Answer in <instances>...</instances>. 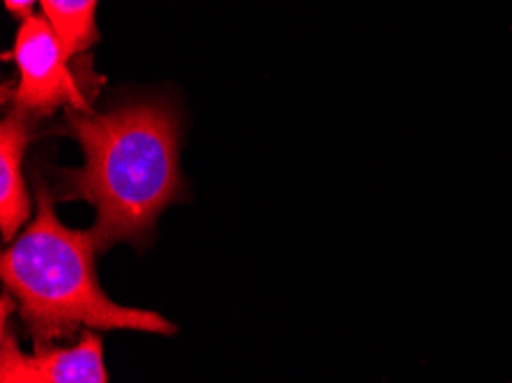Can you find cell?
I'll return each mask as SVG.
<instances>
[{
  "mask_svg": "<svg viewBox=\"0 0 512 383\" xmlns=\"http://www.w3.org/2000/svg\"><path fill=\"white\" fill-rule=\"evenodd\" d=\"M56 134L72 136L83 166L58 170V200H85L97 211L90 232L99 253L120 241L150 244L157 218L182 195L180 117L161 97H136L104 113L67 108Z\"/></svg>",
  "mask_w": 512,
  "mask_h": 383,
  "instance_id": "obj_1",
  "label": "cell"
},
{
  "mask_svg": "<svg viewBox=\"0 0 512 383\" xmlns=\"http://www.w3.org/2000/svg\"><path fill=\"white\" fill-rule=\"evenodd\" d=\"M92 232L69 230L53 211V193L37 182V214L0 257L5 292L21 312L35 349L92 331L175 335L177 326L152 310L115 303L97 280Z\"/></svg>",
  "mask_w": 512,
  "mask_h": 383,
  "instance_id": "obj_2",
  "label": "cell"
},
{
  "mask_svg": "<svg viewBox=\"0 0 512 383\" xmlns=\"http://www.w3.org/2000/svg\"><path fill=\"white\" fill-rule=\"evenodd\" d=\"M5 58H12L19 69V81L12 88V106L35 120L53 115L58 108L85 111L90 108L88 88L102 81H90L88 72H76L69 65L72 56L44 14L21 21L12 51Z\"/></svg>",
  "mask_w": 512,
  "mask_h": 383,
  "instance_id": "obj_3",
  "label": "cell"
},
{
  "mask_svg": "<svg viewBox=\"0 0 512 383\" xmlns=\"http://www.w3.org/2000/svg\"><path fill=\"white\" fill-rule=\"evenodd\" d=\"M35 117L12 106L0 122V230L5 241L19 237L21 225L30 218L26 184H23V154L35 140Z\"/></svg>",
  "mask_w": 512,
  "mask_h": 383,
  "instance_id": "obj_4",
  "label": "cell"
},
{
  "mask_svg": "<svg viewBox=\"0 0 512 383\" xmlns=\"http://www.w3.org/2000/svg\"><path fill=\"white\" fill-rule=\"evenodd\" d=\"M44 383H108L104 342L92 328H85L72 347H44L30 356Z\"/></svg>",
  "mask_w": 512,
  "mask_h": 383,
  "instance_id": "obj_5",
  "label": "cell"
},
{
  "mask_svg": "<svg viewBox=\"0 0 512 383\" xmlns=\"http://www.w3.org/2000/svg\"><path fill=\"white\" fill-rule=\"evenodd\" d=\"M97 3L99 0H40L44 17L72 58L99 42Z\"/></svg>",
  "mask_w": 512,
  "mask_h": 383,
  "instance_id": "obj_6",
  "label": "cell"
},
{
  "mask_svg": "<svg viewBox=\"0 0 512 383\" xmlns=\"http://www.w3.org/2000/svg\"><path fill=\"white\" fill-rule=\"evenodd\" d=\"M10 296H3V331H0V383H44L37 374L30 356H26L17 342V333H12L10 310H14Z\"/></svg>",
  "mask_w": 512,
  "mask_h": 383,
  "instance_id": "obj_7",
  "label": "cell"
},
{
  "mask_svg": "<svg viewBox=\"0 0 512 383\" xmlns=\"http://www.w3.org/2000/svg\"><path fill=\"white\" fill-rule=\"evenodd\" d=\"M3 3H5V10L10 12L12 17L26 21L35 14L33 7H35L37 0H3Z\"/></svg>",
  "mask_w": 512,
  "mask_h": 383,
  "instance_id": "obj_8",
  "label": "cell"
}]
</instances>
